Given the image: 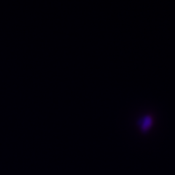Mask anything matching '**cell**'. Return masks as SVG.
Masks as SVG:
<instances>
[{"label":"cell","mask_w":175,"mask_h":175,"mask_svg":"<svg viewBox=\"0 0 175 175\" xmlns=\"http://www.w3.org/2000/svg\"><path fill=\"white\" fill-rule=\"evenodd\" d=\"M152 123V118L151 116L149 115L144 116L143 117L140 118L137 121V124L139 125V127L141 129V131L143 132H147L150 129V128L151 127Z\"/></svg>","instance_id":"6da1fadb"}]
</instances>
